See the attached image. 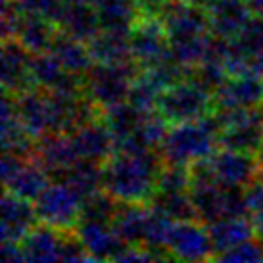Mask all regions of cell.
Segmentation results:
<instances>
[{
  "label": "cell",
  "mask_w": 263,
  "mask_h": 263,
  "mask_svg": "<svg viewBox=\"0 0 263 263\" xmlns=\"http://www.w3.org/2000/svg\"><path fill=\"white\" fill-rule=\"evenodd\" d=\"M35 160L50 173L52 181L79 160L67 133H48L35 142Z\"/></svg>",
  "instance_id": "ac0fdd59"
},
{
  "label": "cell",
  "mask_w": 263,
  "mask_h": 263,
  "mask_svg": "<svg viewBox=\"0 0 263 263\" xmlns=\"http://www.w3.org/2000/svg\"><path fill=\"white\" fill-rule=\"evenodd\" d=\"M165 250L171 259L181 261H204L215 257L208 225L198 219L175 221L169 231Z\"/></svg>",
  "instance_id": "9c48e42d"
},
{
  "label": "cell",
  "mask_w": 263,
  "mask_h": 263,
  "mask_svg": "<svg viewBox=\"0 0 263 263\" xmlns=\"http://www.w3.org/2000/svg\"><path fill=\"white\" fill-rule=\"evenodd\" d=\"M219 131L221 127L215 114L196 121L175 123L169 127L158 152L163 163L190 167L192 163L204 160L217 150Z\"/></svg>",
  "instance_id": "7a4b0ae2"
},
{
  "label": "cell",
  "mask_w": 263,
  "mask_h": 263,
  "mask_svg": "<svg viewBox=\"0 0 263 263\" xmlns=\"http://www.w3.org/2000/svg\"><path fill=\"white\" fill-rule=\"evenodd\" d=\"M190 198L196 210L198 221H202L204 225L225 217L248 215V202L244 189L223 186L210 177H192Z\"/></svg>",
  "instance_id": "3957f363"
},
{
  "label": "cell",
  "mask_w": 263,
  "mask_h": 263,
  "mask_svg": "<svg viewBox=\"0 0 263 263\" xmlns=\"http://www.w3.org/2000/svg\"><path fill=\"white\" fill-rule=\"evenodd\" d=\"M184 2H190V4H196V6H204L205 0H184Z\"/></svg>",
  "instance_id": "74e56055"
},
{
  "label": "cell",
  "mask_w": 263,
  "mask_h": 263,
  "mask_svg": "<svg viewBox=\"0 0 263 263\" xmlns=\"http://www.w3.org/2000/svg\"><path fill=\"white\" fill-rule=\"evenodd\" d=\"M58 27L66 35L79 39L83 43L92 41L96 37V33L102 29L96 8L85 4V2H77V0H69L66 4L58 20Z\"/></svg>",
  "instance_id": "7402d4cb"
},
{
  "label": "cell",
  "mask_w": 263,
  "mask_h": 263,
  "mask_svg": "<svg viewBox=\"0 0 263 263\" xmlns=\"http://www.w3.org/2000/svg\"><path fill=\"white\" fill-rule=\"evenodd\" d=\"M140 69L142 67L135 60H127L119 64L95 62L83 77V92L100 110L125 102L129 96L133 79L140 73Z\"/></svg>",
  "instance_id": "277c9868"
},
{
  "label": "cell",
  "mask_w": 263,
  "mask_h": 263,
  "mask_svg": "<svg viewBox=\"0 0 263 263\" xmlns=\"http://www.w3.org/2000/svg\"><path fill=\"white\" fill-rule=\"evenodd\" d=\"M148 111H140L139 108H135L131 102H119L108 108L100 110V119H102L106 127L111 131V135L116 137V144L125 140L129 135L139 129V125L142 123V119Z\"/></svg>",
  "instance_id": "4316f807"
},
{
  "label": "cell",
  "mask_w": 263,
  "mask_h": 263,
  "mask_svg": "<svg viewBox=\"0 0 263 263\" xmlns=\"http://www.w3.org/2000/svg\"><path fill=\"white\" fill-rule=\"evenodd\" d=\"M163 85L156 79L150 71L140 69V73L133 79L131 88H129V96L127 102H131L135 108L140 111H154L160 100V95L163 92Z\"/></svg>",
  "instance_id": "f546056e"
},
{
  "label": "cell",
  "mask_w": 263,
  "mask_h": 263,
  "mask_svg": "<svg viewBox=\"0 0 263 263\" xmlns=\"http://www.w3.org/2000/svg\"><path fill=\"white\" fill-rule=\"evenodd\" d=\"M150 221V205L139 202H119L111 227L129 246H144Z\"/></svg>",
  "instance_id": "ffe728a7"
},
{
  "label": "cell",
  "mask_w": 263,
  "mask_h": 263,
  "mask_svg": "<svg viewBox=\"0 0 263 263\" xmlns=\"http://www.w3.org/2000/svg\"><path fill=\"white\" fill-rule=\"evenodd\" d=\"M246 4L254 15H263V0H246Z\"/></svg>",
  "instance_id": "8d00e7d4"
},
{
  "label": "cell",
  "mask_w": 263,
  "mask_h": 263,
  "mask_svg": "<svg viewBox=\"0 0 263 263\" xmlns=\"http://www.w3.org/2000/svg\"><path fill=\"white\" fill-rule=\"evenodd\" d=\"M22 12L43 15L58 25V20L69 0H14Z\"/></svg>",
  "instance_id": "836d02e7"
},
{
  "label": "cell",
  "mask_w": 263,
  "mask_h": 263,
  "mask_svg": "<svg viewBox=\"0 0 263 263\" xmlns=\"http://www.w3.org/2000/svg\"><path fill=\"white\" fill-rule=\"evenodd\" d=\"M259 173L261 165L256 154L238 152L231 148L215 150L212 156L190 165L192 177H210L215 183L234 189H246Z\"/></svg>",
  "instance_id": "5b68a950"
},
{
  "label": "cell",
  "mask_w": 263,
  "mask_h": 263,
  "mask_svg": "<svg viewBox=\"0 0 263 263\" xmlns=\"http://www.w3.org/2000/svg\"><path fill=\"white\" fill-rule=\"evenodd\" d=\"M77 2H85V4H90V6H96L98 0H77Z\"/></svg>",
  "instance_id": "f35d334b"
},
{
  "label": "cell",
  "mask_w": 263,
  "mask_h": 263,
  "mask_svg": "<svg viewBox=\"0 0 263 263\" xmlns=\"http://www.w3.org/2000/svg\"><path fill=\"white\" fill-rule=\"evenodd\" d=\"M213 259H215V261H225V263L263 261V240L259 236H254V238L242 242V244L234 246V248L227 250L223 254H217Z\"/></svg>",
  "instance_id": "d6a6232c"
},
{
  "label": "cell",
  "mask_w": 263,
  "mask_h": 263,
  "mask_svg": "<svg viewBox=\"0 0 263 263\" xmlns=\"http://www.w3.org/2000/svg\"><path fill=\"white\" fill-rule=\"evenodd\" d=\"M31 54L20 41H2V88L10 95H20L33 85L31 75Z\"/></svg>",
  "instance_id": "4fadbf2b"
},
{
  "label": "cell",
  "mask_w": 263,
  "mask_h": 263,
  "mask_svg": "<svg viewBox=\"0 0 263 263\" xmlns=\"http://www.w3.org/2000/svg\"><path fill=\"white\" fill-rule=\"evenodd\" d=\"M48 52H52V56L58 60L67 71L75 75H85L95 64L90 50H88V44L79 39L69 37L64 31H58Z\"/></svg>",
  "instance_id": "d4e9b609"
},
{
  "label": "cell",
  "mask_w": 263,
  "mask_h": 263,
  "mask_svg": "<svg viewBox=\"0 0 263 263\" xmlns=\"http://www.w3.org/2000/svg\"><path fill=\"white\" fill-rule=\"evenodd\" d=\"M156 111L167 119L171 125L196 121L215 111L213 92L205 90L192 79L177 81L160 95Z\"/></svg>",
  "instance_id": "8992f818"
},
{
  "label": "cell",
  "mask_w": 263,
  "mask_h": 263,
  "mask_svg": "<svg viewBox=\"0 0 263 263\" xmlns=\"http://www.w3.org/2000/svg\"><path fill=\"white\" fill-rule=\"evenodd\" d=\"M257 160H259V165H261V169H263V148L259 150V154H257Z\"/></svg>",
  "instance_id": "ab89813d"
},
{
  "label": "cell",
  "mask_w": 263,
  "mask_h": 263,
  "mask_svg": "<svg viewBox=\"0 0 263 263\" xmlns=\"http://www.w3.org/2000/svg\"><path fill=\"white\" fill-rule=\"evenodd\" d=\"M234 46L248 56H263V15H252L238 37L233 39Z\"/></svg>",
  "instance_id": "1f68e13d"
},
{
  "label": "cell",
  "mask_w": 263,
  "mask_h": 263,
  "mask_svg": "<svg viewBox=\"0 0 263 263\" xmlns=\"http://www.w3.org/2000/svg\"><path fill=\"white\" fill-rule=\"evenodd\" d=\"M210 31L223 39H236L244 25L252 20V10L246 0H205Z\"/></svg>",
  "instance_id": "9a60e30c"
},
{
  "label": "cell",
  "mask_w": 263,
  "mask_h": 263,
  "mask_svg": "<svg viewBox=\"0 0 263 263\" xmlns=\"http://www.w3.org/2000/svg\"><path fill=\"white\" fill-rule=\"evenodd\" d=\"M67 135L73 142L77 156L83 160L104 163L106 160H110L114 152L117 150L116 137L111 135V131L100 119V114L85 121V123H81L79 127H75L73 131L67 133Z\"/></svg>",
  "instance_id": "7c38bea8"
},
{
  "label": "cell",
  "mask_w": 263,
  "mask_h": 263,
  "mask_svg": "<svg viewBox=\"0 0 263 263\" xmlns=\"http://www.w3.org/2000/svg\"><path fill=\"white\" fill-rule=\"evenodd\" d=\"M75 231L79 234L81 242H83L90 259H96V261H106V259L117 261V257L129 246L121 240V236L116 233L111 223L79 221Z\"/></svg>",
  "instance_id": "5bb4252c"
},
{
  "label": "cell",
  "mask_w": 263,
  "mask_h": 263,
  "mask_svg": "<svg viewBox=\"0 0 263 263\" xmlns=\"http://www.w3.org/2000/svg\"><path fill=\"white\" fill-rule=\"evenodd\" d=\"M215 110L252 108L263 104V79L256 75H229L213 92Z\"/></svg>",
  "instance_id": "2e32d148"
},
{
  "label": "cell",
  "mask_w": 263,
  "mask_h": 263,
  "mask_svg": "<svg viewBox=\"0 0 263 263\" xmlns=\"http://www.w3.org/2000/svg\"><path fill=\"white\" fill-rule=\"evenodd\" d=\"M148 204L173 221L198 219L190 190H156Z\"/></svg>",
  "instance_id": "f1b7e54d"
},
{
  "label": "cell",
  "mask_w": 263,
  "mask_h": 263,
  "mask_svg": "<svg viewBox=\"0 0 263 263\" xmlns=\"http://www.w3.org/2000/svg\"><path fill=\"white\" fill-rule=\"evenodd\" d=\"M95 8L102 29L131 31L142 17L139 0H98Z\"/></svg>",
  "instance_id": "484cf974"
},
{
  "label": "cell",
  "mask_w": 263,
  "mask_h": 263,
  "mask_svg": "<svg viewBox=\"0 0 263 263\" xmlns=\"http://www.w3.org/2000/svg\"><path fill=\"white\" fill-rule=\"evenodd\" d=\"M0 171L4 190L31 202L37 200L52 179L50 173L35 160V156H20L14 152H4Z\"/></svg>",
  "instance_id": "52a82bcc"
},
{
  "label": "cell",
  "mask_w": 263,
  "mask_h": 263,
  "mask_svg": "<svg viewBox=\"0 0 263 263\" xmlns=\"http://www.w3.org/2000/svg\"><path fill=\"white\" fill-rule=\"evenodd\" d=\"M2 261L4 263H22L25 261L22 246L17 242H2Z\"/></svg>",
  "instance_id": "e575fe53"
},
{
  "label": "cell",
  "mask_w": 263,
  "mask_h": 263,
  "mask_svg": "<svg viewBox=\"0 0 263 263\" xmlns=\"http://www.w3.org/2000/svg\"><path fill=\"white\" fill-rule=\"evenodd\" d=\"M41 223L58 229H75L81 219L83 198L64 181H54L33 202Z\"/></svg>",
  "instance_id": "ba28073f"
},
{
  "label": "cell",
  "mask_w": 263,
  "mask_h": 263,
  "mask_svg": "<svg viewBox=\"0 0 263 263\" xmlns=\"http://www.w3.org/2000/svg\"><path fill=\"white\" fill-rule=\"evenodd\" d=\"M142 15H150V17H158L163 6L167 4V0H139Z\"/></svg>",
  "instance_id": "d590c367"
},
{
  "label": "cell",
  "mask_w": 263,
  "mask_h": 263,
  "mask_svg": "<svg viewBox=\"0 0 263 263\" xmlns=\"http://www.w3.org/2000/svg\"><path fill=\"white\" fill-rule=\"evenodd\" d=\"M158 17L167 29L169 41L212 33L204 6H196L184 0H167V4L163 6Z\"/></svg>",
  "instance_id": "8fae6325"
},
{
  "label": "cell",
  "mask_w": 263,
  "mask_h": 263,
  "mask_svg": "<svg viewBox=\"0 0 263 263\" xmlns=\"http://www.w3.org/2000/svg\"><path fill=\"white\" fill-rule=\"evenodd\" d=\"M129 33L131 31L100 29L96 33V37L87 43L92 60L102 64H119V62L133 60Z\"/></svg>",
  "instance_id": "cb8c5ba5"
},
{
  "label": "cell",
  "mask_w": 263,
  "mask_h": 263,
  "mask_svg": "<svg viewBox=\"0 0 263 263\" xmlns=\"http://www.w3.org/2000/svg\"><path fill=\"white\" fill-rule=\"evenodd\" d=\"M208 231H210V238H212L215 256L257 236L256 227H254V223L250 219V215L219 219L215 221V223H210Z\"/></svg>",
  "instance_id": "603a6c76"
},
{
  "label": "cell",
  "mask_w": 263,
  "mask_h": 263,
  "mask_svg": "<svg viewBox=\"0 0 263 263\" xmlns=\"http://www.w3.org/2000/svg\"><path fill=\"white\" fill-rule=\"evenodd\" d=\"M64 234H66V229H58L39 221L27 233V236L20 242L25 261H62Z\"/></svg>",
  "instance_id": "d6986e66"
},
{
  "label": "cell",
  "mask_w": 263,
  "mask_h": 263,
  "mask_svg": "<svg viewBox=\"0 0 263 263\" xmlns=\"http://www.w3.org/2000/svg\"><path fill=\"white\" fill-rule=\"evenodd\" d=\"M116 198L110 196L106 190H98L90 196L83 198L79 221H98V223H111L117 210Z\"/></svg>",
  "instance_id": "4dcf8cb0"
},
{
  "label": "cell",
  "mask_w": 263,
  "mask_h": 263,
  "mask_svg": "<svg viewBox=\"0 0 263 263\" xmlns=\"http://www.w3.org/2000/svg\"><path fill=\"white\" fill-rule=\"evenodd\" d=\"M163 160L158 150L129 152L116 150L102 163V190L117 202L148 204L156 192Z\"/></svg>",
  "instance_id": "6da1fadb"
},
{
  "label": "cell",
  "mask_w": 263,
  "mask_h": 263,
  "mask_svg": "<svg viewBox=\"0 0 263 263\" xmlns=\"http://www.w3.org/2000/svg\"><path fill=\"white\" fill-rule=\"evenodd\" d=\"M56 181H64L69 184L71 189L79 194L81 198H87L95 194L98 190H102V163L92 160H79L75 161L69 169H66L60 179Z\"/></svg>",
  "instance_id": "83f0119b"
},
{
  "label": "cell",
  "mask_w": 263,
  "mask_h": 263,
  "mask_svg": "<svg viewBox=\"0 0 263 263\" xmlns=\"http://www.w3.org/2000/svg\"><path fill=\"white\" fill-rule=\"evenodd\" d=\"M39 223L35 204L31 200L20 198L4 190L2 196V242H20L27 236L33 227Z\"/></svg>",
  "instance_id": "e0dca14e"
},
{
  "label": "cell",
  "mask_w": 263,
  "mask_h": 263,
  "mask_svg": "<svg viewBox=\"0 0 263 263\" xmlns=\"http://www.w3.org/2000/svg\"><path fill=\"white\" fill-rule=\"evenodd\" d=\"M129 43H131L133 60L139 64L142 69L154 66L156 62L169 56L171 41L169 33L160 22V17H150L142 15L139 22L133 25L129 33Z\"/></svg>",
  "instance_id": "30bf717a"
},
{
  "label": "cell",
  "mask_w": 263,
  "mask_h": 263,
  "mask_svg": "<svg viewBox=\"0 0 263 263\" xmlns=\"http://www.w3.org/2000/svg\"><path fill=\"white\" fill-rule=\"evenodd\" d=\"M58 31V25L50 22V20L43 17V15L22 12V17H20L14 39L20 41L31 54H43V52L50 50Z\"/></svg>",
  "instance_id": "44dd1931"
}]
</instances>
